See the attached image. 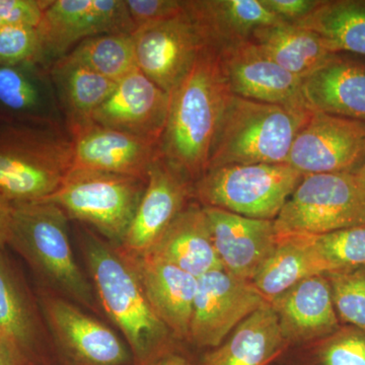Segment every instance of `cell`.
<instances>
[{
  "label": "cell",
  "instance_id": "cell-10",
  "mask_svg": "<svg viewBox=\"0 0 365 365\" xmlns=\"http://www.w3.org/2000/svg\"><path fill=\"white\" fill-rule=\"evenodd\" d=\"M197 279L188 339L197 347H217L250 314L269 304L252 281L225 269Z\"/></svg>",
  "mask_w": 365,
  "mask_h": 365
},
{
  "label": "cell",
  "instance_id": "cell-30",
  "mask_svg": "<svg viewBox=\"0 0 365 365\" xmlns=\"http://www.w3.org/2000/svg\"><path fill=\"white\" fill-rule=\"evenodd\" d=\"M39 336L32 302L0 250V337L11 340L30 356Z\"/></svg>",
  "mask_w": 365,
  "mask_h": 365
},
{
  "label": "cell",
  "instance_id": "cell-2",
  "mask_svg": "<svg viewBox=\"0 0 365 365\" xmlns=\"http://www.w3.org/2000/svg\"><path fill=\"white\" fill-rule=\"evenodd\" d=\"M73 167V139L63 125L0 119V196L39 202Z\"/></svg>",
  "mask_w": 365,
  "mask_h": 365
},
{
  "label": "cell",
  "instance_id": "cell-40",
  "mask_svg": "<svg viewBox=\"0 0 365 365\" xmlns=\"http://www.w3.org/2000/svg\"><path fill=\"white\" fill-rule=\"evenodd\" d=\"M13 203L0 196V250L9 245L13 220Z\"/></svg>",
  "mask_w": 365,
  "mask_h": 365
},
{
  "label": "cell",
  "instance_id": "cell-27",
  "mask_svg": "<svg viewBox=\"0 0 365 365\" xmlns=\"http://www.w3.org/2000/svg\"><path fill=\"white\" fill-rule=\"evenodd\" d=\"M328 273L309 235H278L275 249L252 282L270 304L300 281Z\"/></svg>",
  "mask_w": 365,
  "mask_h": 365
},
{
  "label": "cell",
  "instance_id": "cell-21",
  "mask_svg": "<svg viewBox=\"0 0 365 365\" xmlns=\"http://www.w3.org/2000/svg\"><path fill=\"white\" fill-rule=\"evenodd\" d=\"M130 258L158 319L177 338L188 340L198 279L153 255Z\"/></svg>",
  "mask_w": 365,
  "mask_h": 365
},
{
  "label": "cell",
  "instance_id": "cell-41",
  "mask_svg": "<svg viewBox=\"0 0 365 365\" xmlns=\"http://www.w3.org/2000/svg\"><path fill=\"white\" fill-rule=\"evenodd\" d=\"M155 365H195L191 364L188 360L182 359V357L177 356V355H168L158 360Z\"/></svg>",
  "mask_w": 365,
  "mask_h": 365
},
{
  "label": "cell",
  "instance_id": "cell-20",
  "mask_svg": "<svg viewBox=\"0 0 365 365\" xmlns=\"http://www.w3.org/2000/svg\"><path fill=\"white\" fill-rule=\"evenodd\" d=\"M302 96L314 112L365 122V61L335 54L302 78Z\"/></svg>",
  "mask_w": 365,
  "mask_h": 365
},
{
  "label": "cell",
  "instance_id": "cell-16",
  "mask_svg": "<svg viewBox=\"0 0 365 365\" xmlns=\"http://www.w3.org/2000/svg\"><path fill=\"white\" fill-rule=\"evenodd\" d=\"M169 104L170 95L136 68L118 81L93 115V123L160 145Z\"/></svg>",
  "mask_w": 365,
  "mask_h": 365
},
{
  "label": "cell",
  "instance_id": "cell-31",
  "mask_svg": "<svg viewBox=\"0 0 365 365\" xmlns=\"http://www.w3.org/2000/svg\"><path fill=\"white\" fill-rule=\"evenodd\" d=\"M66 56L114 83L137 68L131 34H102L88 38Z\"/></svg>",
  "mask_w": 365,
  "mask_h": 365
},
{
  "label": "cell",
  "instance_id": "cell-8",
  "mask_svg": "<svg viewBox=\"0 0 365 365\" xmlns=\"http://www.w3.org/2000/svg\"><path fill=\"white\" fill-rule=\"evenodd\" d=\"M278 235H323L365 225V194L349 173L304 175L274 220Z\"/></svg>",
  "mask_w": 365,
  "mask_h": 365
},
{
  "label": "cell",
  "instance_id": "cell-11",
  "mask_svg": "<svg viewBox=\"0 0 365 365\" xmlns=\"http://www.w3.org/2000/svg\"><path fill=\"white\" fill-rule=\"evenodd\" d=\"M137 68L170 95L181 85L206 47L186 11L132 34Z\"/></svg>",
  "mask_w": 365,
  "mask_h": 365
},
{
  "label": "cell",
  "instance_id": "cell-23",
  "mask_svg": "<svg viewBox=\"0 0 365 365\" xmlns=\"http://www.w3.org/2000/svg\"><path fill=\"white\" fill-rule=\"evenodd\" d=\"M206 47L220 51L251 39L262 26L279 24L262 0H186Z\"/></svg>",
  "mask_w": 365,
  "mask_h": 365
},
{
  "label": "cell",
  "instance_id": "cell-42",
  "mask_svg": "<svg viewBox=\"0 0 365 365\" xmlns=\"http://www.w3.org/2000/svg\"><path fill=\"white\" fill-rule=\"evenodd\" d=\"M355 178H356L357 182H359L360 188L362 189V191L364 192L365 194V160L364 163H361V165L353 173Z\"/></svg>",
  "mask_w": 365,
  "mask_h": 365
},
{
  "label": "cell",
  "instance_id": "cell-25",
  "mask_svg": "<svg viewBox=\"0 0 365 365\" xmlns=\"http://www.w3.org/2000/svg\"><path fill=\"white\" fill-rule=\"evenodd\" d=\"M287 346L277 314L267 304L245 319L222 344L206 353L201 365H268Z\"/></svg>",
  "mask_w": 365,
  "mask_h": 365
},
{
  "label": "cell",
  "instance_id": "cell-12",
  "mask_svg": "<svg viewBox=\"0 0 365 365\" xmlns=\"http://www.w3.org/2000/svg\"><path fill=\"white\" fill-rule=\"evenodd\" d=\"M365 160V122L314 112L287 158L302 175L353 174Z\"/></svg>",
  "mask_w": 365,
  "mask_h": 365
},
{
  "label": "cell",
  "instance_id": "cell-28",
  "mask_svg": "<svg viewBox=\"0 0 365 365\" xmlns=\"http://www.w3.org/2000/svg\"><path fill=\"white\" fill-rule=\"evenodd\" d=\"M250 42L278 66L302 79L335 55L313 31L285 21L259 28Z\"/></svg>",
  "mask_w": 365,
  "mask_h": 365
},
{
  "label": "cell",
  "instance_id": "cell-5",
  "mask_svg": "<svg viewBox=\"0 0 365 365\" xmlns=\"http://www.w3.org/2000/svg\"><path fill=\"white\" fill-rule=\"evenodd\" d=\"M13 206L9 245L61 294L96 309L93 288L72 252L66 212L48 202Z\"/></svg>",
  "mask_w": 365,
  "mask_h": 365
},
{
  "label": "cell",
  "instance_id": "cell-29",
  "mask_svg": "<svg viewBox=\"0 0 365 365\" xmlns=\"http://www.w3.org/2000/svg\"><path fill=\"white\" fill-rule=\"evenodd\" d=\"M295 25L316 33L334 54L365 57V0H323Z\"/></svg>",
  "mask_w": 365,
  "mask_h": 365
},
{
  "label": "cell",
  "instance_id": "cell-39",
  "mask_svg": "<svg viewBox=\"0 0 365 365\" xmlns=\"http://www.w3.org/2000/svg\"><path fill=\"white\" fill-rule=\"evenodd\" d=\"M0 365H32L30 356L11 340L0 337Z\"/></svg>",
  "mask_w": 365,
  "mask_h": 365
},
{
  "label": "cell",
  "instance_id": "cell-38",
  "mask_svg": "<svg viewBox=\"0 0 365 365\" xmlns=\"http://www.w3.org/2000/svg\"><path fill=\"white\" fill-rule=\"evenodd\" d=\"M323 0H262L264 6L285 23L297 24L318 9Z\"/></svg>",
  "mask_w": 365,
  "mask_h": 365
},
{
  "label": "cell",
  "instance_id": "cell-37",
  "mask_svg": "<svg viewBox=\"0 0 365 365\" xmlns=\"http://www.w3.org/2000/svg\"><path fill=\"white\" fill-rule=\"evenodd\" d=\"M51 0H0V28H37Z\"/></svg>",
  "mask_w": 365,
  "mask_h": 365
},
{
  "label": "cell",
  "instance_id": "cell-34",
  "mask_svg": "<svg viewBox=\"0 0 365 365\" xmlns=\"http://www.w3.org/2000/svg\"><path fill=\"white\" fill-rule=\"evenodd\" d=\"M309 365H365V332L341 326L314 343Z\"/></svg>",
  "mask_w": 365,
  "mask_h": 365
},
{
  "label": "cell",
  "instance_id": "cell-15",
  "mask_svg": "<svg viewBox=\"0 0 365 365\" xmlns=\"http://www.w3.org/2000/svg\"><path fill=\"white\" fill-rule=\"evenodd\" d=\"M217 54L232 95L267 104L307 107L302 79L265 56L250 41L225 48Z\"/></svg>",
  "mask_w": 365,
  "mask_h": 365
},
{
  "label": "cell",
  "instance_id": "cell-18",
  "mask_svg": "<svg viewBox=\"0 0 365 365\" xmlns=\"http://www.w3.org/2000/svg\"><path fill=\"white\" fill-rule=\"evenodd\" d=\"M73 167L148 178L151 165L160 157V145L140 137L91 124L71 136Z\"/></svg>",
  "mask_w": 365,
  "mask_h": 365
},
{
  "label": "cell",
  "instance_id": "cell-26",
  "mask_svg": "<svg viewBox=\"0 0 365 365\" xmlns=\"http://www.w3.org/2000/svg\"><path fill=\"white\" fill-rule=\"evenodd\" d=\"M49 73L64 123L71 136L93 123V115L117 83L68 56L52 63Z\"/></svg>",
  "mask_w": 365,
  "mask_h": 365
},
{
  "label": "cell",
  "instance_id": "cell-32",
  "mask_svg": "<svg viewBox=\"0 0 365 365\" xmlns=\"http://www.w3.org/2000/svg\"><path fill=\"white\" fill-rule=\"evenodd\" d=\"M307 235L329 273L365 266V225Z\"/></svg>",
  "mask_w": 365,
  "mask_h": 365
},
{
  "label": "cell",
  "instance_id": "cell-1",
  "mask_svg": "<svg viewBox=\"0 0 365 365\" xmlns=\"http://www.w3.org/2000/svg\"><path fill=\"white\" fill-rule=\"evenodd\" d=\"M232 95L217 52L208 47L170 95L160 157L192 184L208 170L216 134Z\"/></svg>",
  "mask_w": 365,
  "mask_h": 365
},
{
  "label": "cell",
  "instance_id": "cell-9",
  "mask_svg": "<svg viewBox=\"0 0 365 365\" xmlns=\"http://www.w3.org/2000/svg\"><path fill=\"white\" fill-rule=\"evenodd\" d=\"M41 66L56 60L88 38L102 34H133L125 0H52L37 26Z\"/></svg>",
  "mask_w": 365,
  "mask_h": 365
},
{
  "label": "cell",
  "instance_id": "cell-22",
  "mask_svg": "<svg viewBox=\"0 0 365 365\" xmlns=\"http://www.w3.org/2000/svg\"><path fill=\"white\" fill-rule=\"evenodd\" d=\"M0 119L66 126L49 68L0 66Z\"/></svg>",
  "mask_w": 365,
  "mask_h": 365
},
{
  "label": "cell",
  "instance_id": "cell-33",
  "mask_svg": "<svg viewBox=\"0 0 365 365\" xmlns=\"http://www.w3.org/2000/svg\"><path fill=\"white\" fill-rule=\"evenodd\" d=\"M339 321L365 332V266L326 275Z\"/></svg>",
  "mask_w": 365,
  "mask_h": 365
},
{
  "label": "cell",
  "instance_id": "cell-7",
  "mask_svg": "<svg viewBox=\"0 0 365 365\" xmlns=\"http://www.w3.org/2000/svg\"><path fill=\"white\" fill-rule=\"evenodd\" d=\"M146 179L72 169L58 190L39 202L55 204L68 218L88 223L112 245L121 247L143 198Z\"/></svg>",
  "mask_w": 365,
  "mask_h": 365
},
{
  "label": "cell",
  "instance_id": "cell-3",
  "mask_svg": "<svg viewBox=\"0 0 365 365\" xmlns=\"http://www.w3.org/2000/svg\"><path fill=\"white\" fill-rule=\"evenodd\" d=\"M118 248L96 235L83 237V253L98 300L136 359L145 364L162 352L169 329L151 307L130 257Z\"/></svg>",
  "mask_w": 365,
  "mask_h": 365
},
{
  "label": "cell",
  "instance_id": "cell-17",
  "mask_svg": "<svg viewBox=\"0 0 365 365\" xmlns=\"http://www.w3.org/2000/svg\"><path fill=\"white\" fill-rule=\"evenodd\" d=\"M204 210L222 268L237 277L253 280L277 244L274 220H254L218 208Z\"/></svg>",
  "mask_w": 365,
  "mask_h": 365
},
{
  "label": "cell",
  "instance_id": "cell-19",
  "mask_svg": "<svg viewBox=\"0 0 365 365\" xmlns=\"http://www.w3.org/2000/svg\"><path fill=\"white\" fill-rule=\"evenodd\" d=\"M270 304L288 345L317 342L341 327L326 275L300 281Z\"/></svg>",
  "mask_w": 365,
  "mask_h": 365
},
{
  "label": "cell",
  "instance_id": "cell-13",
  "mask_svg": "<svg viewBox=\"0 0 365 365\" xmlns=\"http://www.w3.org/2000/svg\"><path fill=\"white\" fill-rule=\"evenodd\" d=\"M194 198L193 184L158 157L148 173L145 190L122 246L132 258L143 256Z\"/></svg>",
  "mask_w": 365,
  "mask_h": 365
},
{
  "label": "cell",
  "instance_id": "cell-35",
  "mask_svg": "<svg viewBox=\"0 0 365 365\" xmlns=\"http://www.w3.org/2000/svg\"><path fill=\"white\" fill-rule=\"evenodd\" d=\"M41 44L37 28L1 26L0 28V66H14L39 63Z\"/></svg>",
  "mask_w": 365,
  "mask_h": 365
},
{
  "label": "cell",
  "instance_id": "cell-24",
  "mask_svg": "<svg viewBox=\"0 0 365 365\" xmlns=\"http://www.w3.org/2000/svg\"><path fill=\"white\" fill-rule=\"evenodd\" d=\"M146 254L169 262L196 278L223 269L207 215L198 203H190Z\"/></svg>",
  "mask_w": 365,
  "mask_h": 365
},
{
  "label": "cell",
  "instance_id": "cell-6",
  "mask_svg": "<svg viewBox=\"0 0 365 365\" xmlns=\"http://www.w3.org/2000/svg\"><path fill=\"white\" fill-rule=\"evenodd\" d=\"M304 176L285 163L225 165L194 182L193 195L203 207L275 220Z\"/></svg>",
  "mask_w": 365,
  "mask_h": 365
},
{
  "label": "cell",
  "instance_id": "cell-14",
  "mask_svg": "<svg viewBox=\"0 0 365 365\" xmlns=\"http://www.w3.org/2000/svg\"><path fill=\"white\" fill-rule=\"evenodd\" d=\"M41 304L55 340L76 365H124L128 361L123 342L98 319L59 297L45 295Z\"/></svg>",
  "mask_w": 365,
  "mask_h": 365
},
{
  "label": "cell",
  "instance_id": "cell-36",
  "mask_svg": "<svg viewBox=\"0 0 365 365\" xmlns=\"http://www.w3.org/2000/svg\"><path fill=\"white\" fill-rule=\"evenodd\" d=\"M125 4L136 31L182 14L186 0H125Z\"/></svg>",
  "mask_w": 365,
  "mask_h": 365
},
{
  "label": "cell",
  "instance_id": "cell-4",
  "mask_svg": "<svg viewBox=\"0 0 365 365\" xmlns=\"http://www.w3.org/2000/svg\"><path fill=\"white\" fill-rule=\"evenodd\" d=\"M312 114L304 106L267 104L230 96L208 170L230 165L287 163L295 137Z\"/></svg>",
  "mask_w": 365,
  "mask_h": 365
}]
</instances>
